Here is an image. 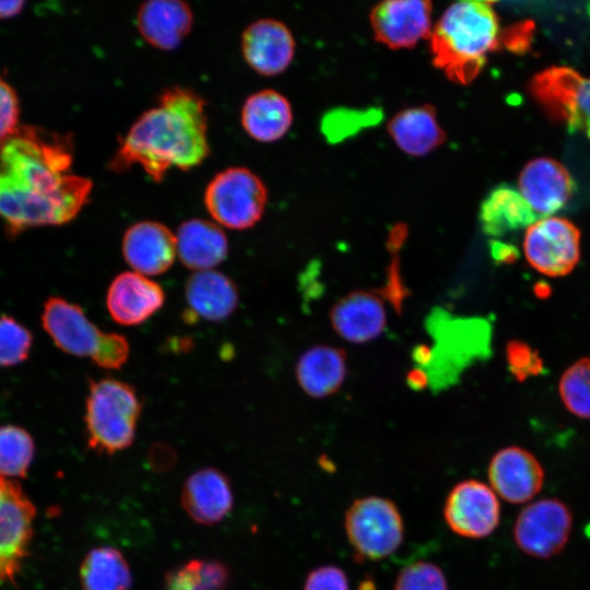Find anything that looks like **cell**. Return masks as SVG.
Segmentation results:
<instances>
[{"label": "cell", "mask_w": 590, "mask_h": 590, "mask_svg": "<svg viewBox=\"0 0 590 590\" xmlns=\"http://www.w3.org/2000/svg\"><path fill=\"white\" fill-rule=\"evenodd\" d=\"M72 143L66 135L23 126L0 148V216L10 236L61 225L87 202L93 184L69 174Z\"/></svg>", "instance_id": "cell-1"}, {"label": "cell", "mask_w": 590, "mask_h": 590, "mask_svg": "<svg viewBox=\"0 0 590 590\" xmlns=\"http://www.w3.org/2000/svg\"><path fill=\"white\" fill-rule=\"evenodd\" d=\"M210 152L205 102L194 91L166 88L119 141L109 168L125 172L140 165L155 181L170 168L188 170Z\"/></svg>", "instance_id": "cell-2"}, {"label": "cell", "mask_w": 590, "mask_h": 590, "mask_svg": "<svg viewBox=\"0 0 590 590\" xmlns=\"http://www.w3.org/2000/svg\"><path fill=\"white\" fill-rule=\"evenodd\" d=\"M499 24L493 3L467 0L449 5L433 26V64L456 83L476 78L498 43Z\"/></svg>", "instance_id": "cell-3"}, {"label": "cell", "mask_w": 590, "mask_h": 590, "mask_svg": "<svg viewBox=\"0 0 590 590\" xmlns=\"http://www.w3.org/2000/svg\"><path fill=\"white\" fill-rule=\"evenodd\" d=\"M141 410V401L129 384L113 378L91 381L84 415L88 447L105 455L129 448Z\"/></svg>", "instance_id": "cell-4"}, {"label": "cell", "mask_w": 590, "mask_h": 590, "mask_svg": "<svg viewBox=\"0 0 590 590\" xmlns=\"http://www.w3.org/2000/svg\"><path fill=\"white\" fill-rule=\"evenodd\" d=\"M42 322L57 347L71 355L90 357L102 368L119 369L129 357L130 347L123 335L102 331L79 305L61 297L46 300Z\"/></svg>", "instance_id": "cell-5"}, {"label": "cell", "mask_w": 590, "mask_h": 590, "mask_svg": "<svg viewBox=\"0 0 590 590\" xmlns=\"http://www.w3.org/2000/svg\"><path fill=\"white\" fill-rule=\"evenodd\" d=\"M430 326L438 343L436 349L433 347V363L425 369L430 386H448L469 364L491 353L492 330L484 319L465 318L448 322V318L439 314L433 317Z\"/></svg>", "instance_id": "cell-6"}, {"label": "cell", "mask_w": 590, "mask_h": 590, "mask_svg": "<svg viewBox=\"0 0 590 590\" xmlns=\"http://www.w3.org/2000/svg\"><path fill=\"white\" fill-rule=\"evenodd\" d=\"M349 543L356 558L378 560L393 554L404 539V522L397 505L386 497H361L344 517Z\"/></svg>", "instance_id": "cell-7"}, {"label": "cell", "mask_w": 590, "mask_h": 590, "mask_svg": "<svg viewBox=\"0 0 590 590\" xmlns=\"http://www.w3.org/2000/svg\"><path fill=\"white\" fill-rule=\"evenodd\" d=\"M268 200L263 181L246 167H228L209 182L204 203L220 225L233 229L253 226L262 216Z\"/></svg>", "instance_id": "cell-8"}, {"label": "cell", "mask_w": 590, "mask_h": 590, "mask_svg": "<svg viewBox=\"0 0 590 590\" xmlns=\"http://www.w3.org/2000/svg\"><path fill=\"white\" fill-rule=\"evenodd\" d=\"M530 90L547 114L590 139V78L568 67H551L534 75Z\"/></svg>", "instance_id": "cell-9"}, {"label": "cell", "mask_w": 590, "mask_h": 590, "mask_svg": "<svg viewBox=\"0 0 590 590\" xmlns=\"http://www.w3.org/2000/svg\"><path fill=\"white\" fill-rule=\"evenodd\" d=\"M571 529L570 508L560 499L550 497L532 502L520 510L512 535L524 554L547 559L565 548Z\"/></svg>", "instance_id": "cell-10"}, {"label": "cell", "mask_w": 590, "mask_h": 590, "mask_svg": "<svg viewBox=\"0 0 590 590\" xmlns=\"http://www.w3.org/2000/svg\"><path fill=\"white\" fill-rule=\"evenodd\" d=\"M36 508L15 480L0 475V583L13 582L28 555Z\"/></svg>", "instance_id": "cell-11"}, {"label": "cell", "mask_w": 590, "mask_h": 590, "mask_svg": "<svg viewBox=\"0 0 590 590\" xmlns=\"http://www.w3.org/2000/svg\"><path fill=\"white\" fill-rule=\"evenodd\" d=\"M579 243L580 232L570 221L548 216L527 228L523 250L535 270L548 276H563L578 263Z\"/></svg>", "instance_id": "cell-12"}, {"label": "cell", "mask_w": 590, "mask_h": 590, "mask_svg": "<svg viewBox=\"0 0 590 590\" xmlns=\"http://www.w3.org/2000/svg\"><path fill=\"white\" fill-rule=\"evenodd\" d=\"M442 515L455 534L465 539H484L499 524L500 505L489 485L470 479L457 483L449 491Z\"/></svg>", "instance_id": "cell-13"}, {"label": "cell", "mask_w": 590, "mask_h": 590, "mask_svg": "<svg viewBox=\"0 0 590 590\" xmlns=\"http://www.w3.org/2000/svg\"><path fill=\"white\" fill-rule=\"evenodd\" d=\"M432 2L427 0H388L376 4L369 14L375 39L390 49L412 48L429 39Z\"/></svg>", "instance_id": "cell-14"}, {"label": "cell", "mask_w": 590, "mask_h": 590, "mask_svg": "<svg viewBox=\"0 0 590 590\" xmlns=\"http://www.w3.org/2000/svg\"><path fill=\"white\" fill-rule=\"evenodd\" d=\"M487 475L495 494L512 504L531 500L544 484V470L539 460L517 446L497 451L489 461Z\"/></svg>", "instance_id": "cell-15"}, {"label": "cell", "mask_w": 590, "mask_h": 590, "mask_svg": "<svg viewBox=\"0 0 590 590\" xmlns=\"http://www.w3.org/2000/svg\"><path fill=\"white\" fill-rule=\"evenodd\" d=\"M243 56L263 75H275L291 64L295 40L288 27L274 19H259L249 24L241 36Z\"/></svg>", "instance_id": "cell-16"}, {"label": "cell", "mask_w": 590, "mask_h": 590, "mask_svg": "<svg viewBox=\"0 0 590 590\" xmlns=\"http://www.w3.org/2000/svg\"><path fill=\"white\" fill-rule=\"evenodd\" d=\"M518 189L538 216L544 219L568 202L574 191V180L560 163L540 157L523 167Z\"/></svg>", "instance_id": "cell-17"}, {"label": "cell", "mask_w": 590, "mask_h": 590, "mask_svg": "<svg viewBox=\"0 0 590 590\" xmlns=\"http://www.w3.org/2000/svg\"><path fill=\"white\" fill-rule=\"evenodd\" d=\"M165 302L163 287L138 272H122L110 283L106 306L111 319L121 326L146 321Z\"/></svg>", "instance_id": "cell-18"}, {"label": "cell", "mask_w": 590, "mask_h": 590, "mask_svg": "<svg viewBox=\"0 0 590 590\" xmlns=\"http://www.w3.org/2000/svg\"><path fill=\"white\" fill-rule=\"evenodd\" d=\"M176 253V236L158 222H138L126 231L122 238L125 260L143 275L164 273L174 263Z\"/></svg>", "instance_id": "cell-19"}, {"label": "cell", "mask_w": 590, "mask_h": 590, "mask_svg": "<svg viewBox=\"0 0 590 590\" xmlns=\"http://www.w3.org/2000/svg\"><path fill=\"white\" fill-rule=\"evenodd\" d=\"M180 499L188 516L204 526L222 521L234 502L228 477L215 468L192 473L184 484Z\"/></svg>", "instance_id": "cell-20"}, {"label": "cell", "mask_w": 590, "mask_h": 590, "mask_svg": "<svg viewBox=\"0 0 590 590\" xmlns=\"http://www.w3.org/2000/svg\"><path fill=\"white\" fill-rule=\"evenodd\" d=\"M334 331L351 343H365L379 337L386 327L382 298L367 291H354L330 310Z\"/></svg>", "instance_id": "cell-21"}, {"label": "cell", "mask_w": 590, "mask_h": 590, "mask_svg": "<svg viewBox=\"0 0 590 590\" xmlns=\"http://www.w3.org/2000/svg\"><path fill=\"white\" fill-rule=\"evenodd\" d=\"M193 15L181 0H150L137 12V25L142 37L153 47L170 50L188 35Z\"/></svg>", "instance_id": "cell-22"}, {"label": "cell", "mask_w": 590, "mask_h": 590, "mask_svg": "<svg viewBox=\"0 0 590 590\" xmlns=\"http://www.w3.org/2000/svg\"><path fill=\"white\" fill-rule=\"evenodd\" d=\"M185 297L188 314H192L189 317L220 322L235 311L239 296L232 279L219 271L206 270L198 271L188 279Z\"/></svg>", "instance_id": "cell-23"}, {"label": "cell", "mask_w": 590, "mask_h": 590, "mask_svg": "<svg viewBox=\"0 0 590 590\" xmlns=\"http://www.w3.org/2000/svg\"><path fill=\"white\" fill-rule=\"evenodd\" d=\"M175 236L177 253L188 269L197 272L211 270L227 256L226 235L211 221L201 219L185 221Z\"/></svg>", "instance_id": "cell-24"}, {"label": "cell", "mask_w": 590, "mask_h": 590, "mask_svg": "<svg viewBox=\"0 0 590 590\" xmlns=\"http://www.w3.org/2000/svg\"><path fill=\"white\" fill-rule=\"evenodd\" d=\"M388 133L404 153L424 156L446 141V133L432 105L405 108L388 122Z\"/></svg>", "instance_id": "cell-25"}, {"label": "cell", "mask_w": 590, "mask_h": 590, "mask_svg": "<svg viewBox=\"0 0 590 590\" xmlns=\"http://www.w3.org/2000/svg\"><path fill=\"white\" fill-rule=\"evenodd\" d=\"M293 111L287 98L278 91L266 88L247 97L241 108V125L260 142L281 139L291 128Z\"/></svg>", "instance_id": "cell-26"}, {"label": "cell", "mask_w": 590, "mask_h": 590, "mask_svg": "<svg viewBox=\"0 0 590 590\" xmlns=\"http://www.w3.org/2000/svg\"><path fill=\"white\" fill-rule=\"evenodd\" d=\"M295 374L303 391L311 398L334 393L346 377V356L338 347L316 345L299 357Z\"/></svg>", "instance_id": "cell-27"}, {"label": "cell", "mask_w": 590, "mask_h": 590, "mask_svg": "<svg viewBox=\"0 0 590 590\" xmlns=\"http://www.w3.org/2000/svg\"><path fill=\"white\" fill-rule=\"evenodd\" d=\"M541 220L519 189L503 184L484 199L480 222L488 236H503L509 232L528 228Z\"/></svg>", "instance_id": "cell-28"}, {"label": "cell", "mask_w": 590, "mask_h": 590, "mask_svg": "<svg viewBox=\"0 0 590 590\" xmlns=\"http://www.w3.org/2000/svg\"><path fill=\"white\" fill-rule=\"evenodd\" d=\"M80 579L83 590H130L132 587L129 564L113 546L91 550L82 560Z\"/></svg>", "instance_id": "cell-29"}, {"label": "cell", "mask_w": 590, "mask_h": 590, "mask_svg": "<svg viewBox=\"0 0 590 590\" xmlns=\"http://www.w3.org/2000/svg\"><path fill=\"white\" fill-rule=\"evenodd\" d=\"M229 578V569L223 562L193 558L165 575L164 590H224Z\"/></svg>", "instance_id": "cell-30"}, {"label": "cell", "mask_w": 590, "mask_h": 590, "mask_svg": "<svg viewBox=\"0 0 590 590\" xmlns=\"http://www.w3.org/2000/svg\"><path fill=\"white\" fill-rule=\"evenodd\" d=\"M35 452L34 440L23 428L0 426V475L7 479L25 477Z\"/></svg>", "instance_id": "cell-31"}, {"label": "cell", "mask_w": 590, "mask_h": 590, "mask_svg": "<svg viewBox=\"0 0 590 590\" xmlns=\"http://www.w3.org/2000/svg\"><path fill=\"white\" fill-rule=\"evenodd\" d=\"M559 393L573 414L590 418V358H581L565 370Z\"/></svg>", "instance_id": "cell-32"}, {"label": "cell", "mask_w": 590, "mask_h": 590, "mask_svg": "<svg viewBox=\"0 0 590 590\" xmlns=\"http://www.w3.org/2000/svg\"><path fill=\"white\" fill-rule=\"evenodd\" d=\"M393 590H449L442 569L429 560H416L402 568Z\"/></svg>", "instance_id": "cell-33"}, {"label": "cell", "mask_w": 590, "mask_h": 590, "mask_svg": "<svg viewBox=\"0 0 590 590\" xmlns=\"http://www.w3.org/2000/svg\"><path fill=\"white\" fill-rule=\"evenodd\" d=\"M32 334L11 317H0V367L13 366L27 358Z\"/></svg>", "instance_id": "cell-34"}, {"label": "cell", "mask_w": 590, "mask_h": 590, "mask_svg": "<svg viewBox=\"0 0 590 590\" xmlns=\"http://www.w3.org/2000/svg\"><path fill=\"white\" fill-rule=\"evenodd\" d=\"M19 101L12 86L0 78V148L20 128Z\"/></svg>", "instance_id": "cell-35"}, {"label": "cell", "mask_w": 590, "mask_h": 590, "mask_svg": "<svg viewBox=\"0 0 590 590\" xmlns=\"http://www.w3.org/2000/svg\"><path fill=\"white\" fill-rule=\"evenodd\" d=\"M303 590H350V583L342 568L327 564L307 574Z\"/></svg>", "instance_id": "cell-36"}, {"label": "cell", "mask_w": 590, "mask_h": 590, "mask_svg": "<svg viewBox=\"0 0 590 590\" xmlns=\"http://www.w3.org/2000/svg\"><path fill=\"white\" fill-rule=\"evenodd\" d=\"M379 296L386 298L397 312L401 311L403 302L408 296V290L401 278L399 260L397 258H393L388 268L386 283L380 288Z\"/></svg>", "instance_id": "cell-37"}, {"label": "cell", "mask_w": 590, "mask_h": 590, "mask_svg": "<svg viewBox=\"0 0 590 590\" xmlns=\"http://www.w3.org/2000/svg\"><path fill=\"white\" fill-rule=\"evenodd\" d=\"M405 380L406 385L415 391L424 390L430 385L427 371L417 366L408 371Z\"/></svg>", "instance_id": "cell-38"}, {"label": "cell", "mask_w": 590, "mask_h": 590, "mask_svg": "<svg viewBox=\"0 0 590 590\" xmlns=\"http://www.w3.org/2000/svg\"><path fill=\"white\" fill-rule=\"evenodd\" d=\"M412 358L417 367L427 369L434 359L433 347L426 344H418L413 349Z\"/></svg>", "instance_id": "cell-39"}, {"label": "cell", "mask_w": 590, "mask_h": 590, "mask_svg": "<svg viewBox=\"0 0 590 590\" xmlns=\"http://www.w3.org/2000/svg\"><path fill=\"white\" fill-rule=\"evenodd\" d=\"M24 4V1H0V19L17 15L22 11Z\"/></svg>", "instance_id": "cell-40"}, {"label": "cell", "mask_w": 590, "mask_h": 590, "mask_svg": "<svg viewBox=\"0 0 590 590\" xmlns=\"http://www.w3.org/2000/svg\"><path fill=\"white\" fill-rule=\"evenodd\" d=\"M405 227L398 226L392 229L388 240V248L391 252L397 253L405 239Z\"/></svg>", "instance_id": "cell-41"}, {"label": "cell", "mask_w": 590, "mask_h": 590, "mask_svg": "<svg viewBox=\"0 0 590 590\" xmlns=\"http://www.w3.org/2000/svg\"><path fill=\"white\" fill-rule=\"evenodd\" d=\"M361 590H375V586L370 580H366L362 582Z\"/></svg>", "instance_id": "cell-42"}]
</instances>
